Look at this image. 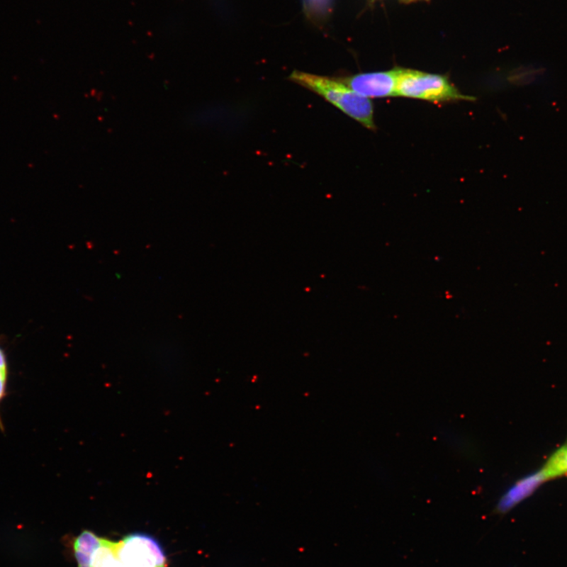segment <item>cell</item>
Returning a JSON list of instances; mask_svg holds the SVG:
<instances>
[{"label":"cell","instance_id":"obj_6","mask_svg":"<svg viewBox=\"0 0 567 567\" xmlns=\"http://www.w3.org/2000/svg\"><path fill=\"white\" fill-rule=\"evenodd\" d=\"M101 544V537L89 530H84L73 543L77 567H91V558Z\"/></svg>","mask_w":567,"mask_h":567},{"label":"cell","instance_id":"obj_9","mask_svg":"<svg viewBox=\"0 0 567 567\" xmlns=\"http://www.w3.org/2000/svg\"><path fill=\"white\" fill-rule=\"evenodd\" d=\"M6 381V371L0 369V400H1L5 392Z\"/></svg>","mask_w":567,"mask_h":567},{"label":"cell","instance_id":"obj_7","mask_svg":"<svg viewBox=\"0 0 567 567\" xmlns=\"http://www.w3.org/2000/svg\"><path fill=\"white\" fill-rule=\"evenodd\" d=\"M540 469L547 481L567 476V439L551 454Z\"/></svg>","mask_w":567,"mask_h":567},{"label":"cell","instance_id":"obj_3","mask_svg":"<svg viewBox=\"0 0 567 567\" xmlns=\"http://www.w3.org/2000/svg\"><path fill=\"white\" fill-rule=\"evenodd\" d=\"M118 556L124 567H167L164 551L155 538L134 533L116 541Z\"/></svg>","mask_w":567,"mask_h":567},{"label":"cell","instance_id":"obj_11","mask_svg":"<svg viewBox=\"0 0 567 567\" xmlns=\"http://www.w3.org/2000/svg\"><path fill=\"white\" fill-rule=\"evenodd\" d=\"M406 1H414V0H406Z\"/></svg>","mask_w":567,"mask_h":567},{"label":"cell","instance_id":"obj_8","mask_svg":"<svg viewBox=\"0 0 567 567\" xmlns=\"http://www.w3.org/2000/svg\"><path fill=\"white\" fill-rule=\"evenodd\" d=\"M91 567H124L118 556L116 541L101 537V544L92 556Z\"/></svg>","mask_w":567,"mask_h":567},{"label":"cell","instance_id":"obj_10","mask_svg":"<svg viewBox=\"0 0 567 567\" xmlns=\"http://www.w3.org/2000/svg\"><path fill=\"white\" fill-rule=\"evenodd\" d=\"M0 369L6 371V358L4 352L1 349H0Z\"/></svg>","mask_w":567,"mask_h":567},{"label":"cell","instance_id":"obj_2","mask_svg":"<svg viewBox=\"0 0 567 567\" xmlns=\"http://www.w3.org/2000/svg\"><path fill=\"white\" fill-rule=\"evenodd\" d=\"M397 96L421 99L432 103L473 101L458 90L448 77L397 67Z\"/></svg>","mask_w":567,"mask_h":567},{"label":"cell","instance_id":"obj_5","mask_svg":"<svg viewBox=\"0 0 567 567\" xmlns=\"http://www.w3.org/2000/svg\"><path fill=\"white\" fill-rule=\"evenodd\" d=\"M548 482L541 469L517 480L503 493L495 507L498 514H506L533 495L539 488Z\"/></svg>","mask_w":567,"mask_h":567},{"label":"cell","instance_id":"obj_4","mask_svg":"<svg viewBox=\"0 0 567 567\" xmlns=\"http://www.w3.org/2000/svg\"><path fill=\"white\" fill-rule=\"evenodd\" d=\"M397 67L388 71L337 77L354 92L367 99L397 96Z\"/></svg>","mask_w":567,"mask_h":567},{"label":"cell","instance_id":"obj_1","mask_svg":"<svg viewBox=\"0 0 567 567\" xmlns=\"http://www.w3.org/2000/svg\"><path fill=\"white\" fill-rule=\"evenodd\" d=\"M288 78L291 82L323 97L326 101L335 105L366 129L376 130L374 105L371 99L359 95L337 77L319 76L295 70Z\"/></svg>","mask_w":567,"mask_h":567}]
</instances>
